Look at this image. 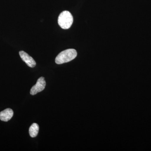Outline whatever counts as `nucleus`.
<instances>
[{
	"label": "nucleus",
	"instance_id": "1",
	"mask_svg": "<svg viewBox=\"0 0 151 151\" xmlns=\"http://www.w3.org/2000/svg\"><path fill=\"white\" fill-rule=\"evenodd\" d=\"M77 52L73 49H69L61 52L55 58V62L61 64L73 60L77 56Z\"/></svg>",
	"mask_w": 151,
	"mask_h": 151
},
{
	"label": "nucleus",
	"instance_id": "2",
	"mask_svg": "<svg viewBox=\"0 0 151 151\" xmlns=\"http://www.w3.org/2000/svg\"><path fill=\"white\" fill-rule=\"evenodd\" d=\"M73 22V17L68 11H63L58 17V24L63 29H69L72 25Z\"/></svg>",
	"mask_w": 151,
	"mask_h": 151
},
{
	"label": "nucleus",
	"instance_id": "3",
	"mask_svg": "<svg viewBox=\"0 0 151 151\" xmlns=\"http://www.w3.org/2000/svg\"><path fill=\"white\" fill-rule=\"evenodd\" d=\"M46 86V81L44 77H41L39 78L36 84L34 85L30 90V94L32 95H35L38 92L43 91Z\"/></svg>",
	"mask_w": 151,
	"mask_h": 151
},
{
	"label": "nucleus",
	"instance_id": "4",
	"mask_svg": "<svg viewBox=\"0 0 151 151\" xmlns=\"http://www.w3.org/2000/svg\"><path fill=\"white\" fill-rule=\"evenodd\" d=\"M19 53L22 60L26 63L28 66L31 68L35 67L36 65L35 60L29 55L24 51H20Z\"/></svg>",
	"mask_w": 151,
	"mask_h": 151
},
{
	"label": "nucleus",
	"instance_id": "5",
	"mask_svg": "<svg viewBox=\"0 0 151 151\" xmlns=\"http://www.w3.org/2000/svg\"><path fill=\"white\" fill-rule=\"evenodd\" d=\"M14 115L12 110L7 108L0 113V120L3 122H7L9 121Z\"/></svg>",
	"mask_w": 151,
	"mask_h": 151
},
{
	"label": "nucleus",
	"instance_id": "6",
	"mask_svg": "<svg viewBox=\"0 0 151 151\" xmlns=\"http://www.w3.org/2000/svg\"><path fill=\"white\" fill-rule=\"evenodd\" d=\"M39 127L37 124L34 123L31 126L29 129V134L31 137H35L38 133Z\"/></svg>",
	"mask_w": 151,
	"mask_h": 151
}]
</instances>
